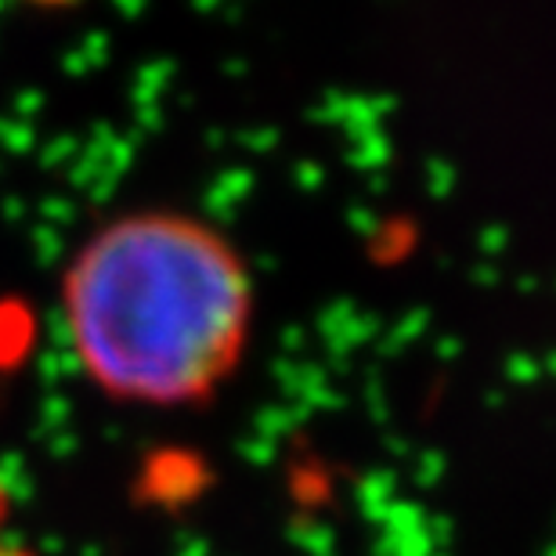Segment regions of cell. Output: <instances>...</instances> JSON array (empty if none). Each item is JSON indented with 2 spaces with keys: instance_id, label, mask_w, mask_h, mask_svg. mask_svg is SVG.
<instances>
[{
  "instance_id": "6da1fadb",
  "label": "cell",
  "mask_w": 556,
  "mask_h": 556,
  "mask_svg": "<svg viewBox=\"0 0 556 556\" xmlns=\"http://www.w3.org/2000/svg\"><path fill=\"white\" fill-rule=\"evenodd\" d=\"M62 311L98 387L127 402L181 405L236 369L253 282L217 228L181 214H135L87 242L65 278Z\"/></svg>"
},
{
  "instance_id": "7a4b0ae2",
  "label": "cell",
  "mask_w": 556,
  "mask_h": 556,
  "mask_svg": "<svg viewBox=\"0 0 556 556\" xmlns=\"http://www.w3.org/2000/svg\"><path fill=\"white\" fill-rule=\"evenodd\" d=\"M37 495V477L18 452H0V498L8 503H33Z\"/></svg>"
},
{
  "instance_id": "3957f363",
  "label": "cell",
  "mask_w": 556,
  "mask_h": 556,
  "mask_svg": "<svg viewBox=\"0 0 556 556\" xmlns=\"http://www.w3.org/2000/svg\"><path fill=\"white\" fill-rule=\"evenodd\" d=\"M80 372H84V362H80V354H76V348H48V343H43V351L37 354V376L43 387H59Z\"/></svg>"
},
{
  "instance_id": "277c9868",
  "label": "cell",
  "mask_w": 556,
  "mask_h": 556,
  "mask_svg": "<svg viewBox=\"0 0 556 556\" xmlns=\"http://www.w3.org/2000/svg\"><path fill=\"white\" fill-rule=\"evenodd\" d=\"M105 54H109V40L102 37V33H87L84 40H76L70 51L62 54V70L65 76H87V73H94L98 65L105 62Z\"/></svg>"
},
{
  "instance_id": "5b68a950",
  "label": "cell",
  "mask_w": 556,
  "mask_h": 556,
  "mask_svg": "<svg viewBox=\"0 0 556 556\" xmlns=\"http://www.w3.org/2000/svg\"><path fill=\"white\" fill-rule=\"evenodd\" d=\"M29 340V321L18 307H4L0 311V358H15V354L26 351Z\"/></svg>"
},
{
  "instance_id": "8992f818",
  "label": "cell",
  "mask_w": 556,
  "mask_h": 556,
  "mask_svg": "<svg viewBox=\"0 0 556 556\" xmlns=\"http://www.w3.org/2000/svg\"><path fill=\"white\" fill-rule=\"evenodd\" d=\"M29 247H33V257H37L40 268H51V264H59L65 253V231L40 225V228H33Z\"/></svg>"
},
{
  "instance_id": "52a82bcc",
  "label": "cell",
  "mask_w": 556,
  "mask_h": 556,
  "mask_svg": "<svg viewBox=\"0 0 556 556\" xmlns=\"http://www.w3.org/2000/svg\"><path fill=\"white\" fill-rule=\"evenodd\" d=\"M0 149L11 155L33 152L37 149V130H33V124H22V119L0 116Z\"/></svg>"
},
{
  "instance_id": "ba28073f",
  "label": "cell",
  "mask_w": 556,
  "mask_h": 556,
  "mask_svg": "<svg viewBox=\"0 0 556 556\" xmlns=\"http://www.w3.org/2000/svg\"><path fill=\"white\" fill-rule=\"evenodd\" d=\"M65 422H70V397L48 394L40 405V427H37L40 438H51V433H59V430H70Z\"/></svg>"
},
{
  "instance_id": "9c48e42d",
  "label": "cell",
  "mask_w": 556,
  "mask_h": 556,
  "mask_svg": "<svg viewBox=\"0 0 556 556\" xmlns=\"http://www.w3.org/2000/svg\"><path fill=\"white\" fill-rule=\"evenodd\" d=\"M80 144H84L80 135H62V138H54L51 144H43L40 166H43V170H51V166H73V160L80 155Z\"/></svg>"
},
{
  "instance_id": "30bf717a",
  "label": "cell",
  "mask_w": 556,
  "mask_h": 556,
  "mask_svg": "<svg viewBox=\"0 0 556 556\" xmlns=\"http://www.w3.org/2000/svg\"><path fill=\"white\" fill-rule=\"evenodd\" d=\"M73 217H76V203H70V199L48 195V199L40 203V220H43V225H51V228L65 231V228L73 225Z\"/></svg>"
},
{
  "instance_id": "8fae6325",
  "label": "cell",
  "mask_w": 556,
  "mask_h": 556,
  "mask_svg": "<svg viewBox=\"0 0 556 556\" xmlns=\"http://www.w3.org/2000/svg\"><path fill=\"white\" fill-rule=\"evenodd\" d=\"M43 109V91L37 87H26L18 98H15V109H11V119H22V124H33V116H37Z\"/></svg>"
},
{
  "instance_id": "7c38bea8",
  "label": "cell",
  "mask_w": 556,
  "mask_h": 556,
  "mask_svg": "<svg viewBox=\"0 0 556 556\" xmlns=\"http://www.w3.org/2000/svg\"><path fill=\"white\" fill-rule=\"evenodd\" d=\"M43 444H48V452L54 455V459H70V455L76 452V433L59 430V433H51V438H43Z\"/></svg>"
},
{
  "instance_id": "4fadbf2b",
  "label": "cell",
  "mask_w": 556,
  "mask_h": 556,
  "mask_svg": "<svg viewBox=\"0 0 556 556\" xmlns=\"http://www.w3.org/2000/svg\"><path fill=\"white\" fill-rule=\"evenodd\" d=\"M4 517H8V506H4V498H0V528H4Z\"/></svg>"
}]
</instances>
